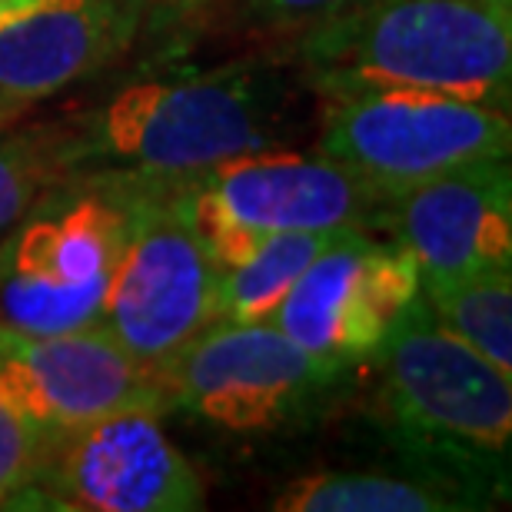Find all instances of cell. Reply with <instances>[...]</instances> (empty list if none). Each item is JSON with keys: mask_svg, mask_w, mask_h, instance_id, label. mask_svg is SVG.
Instances as JSON below:
<instances>
[{"mask_svg": "<svg viewBox=\"0 0 512 512\" xmlns=\"http://www.w3.org/2000/svg\"><path fill=\"white\" fill-rule=\"evenodd\" d=\"M190 223L220 270L276 233L380 230L386 197L323 153L253 150L183 177Z\"/></svg>", "mask_w": 512, "mask_h": 512, "instance_id": "obj_5", "label": "cell"}, {"mask_svg": "<svg viewBox=\"0 0 512 512\" xmlns=\"http://www.w3.org/2000/svg\"><path fill=\"white\" fill-rule=\"evenodd\" d=\"M140 17L130 0H44L0 24V130L74 80L130 50Z\"/></svg>", "mask_w": 512, "mask_h": 512, "instance_id": "obj_13", "label": "cell"}, {"mask_svg": "<svg viewBox=\"0 0 512 512\" xmlns=\"http://www.w3.org/2000/svg\"><path fill=\"white\" fill-rule=\"evenodd\" d=\"M419 293L436 320L483 353L499 370L512 373V276L486 270L446 280H419Z\"/></svg>", "mask_w": 512, "mask_h": 512, "instance_id": "obj_16", "label": "cell"}, {"mask_svg": "<svg viewBox=\"0 0 512 512\" xmlns=\"http://www.w3.org/2000/svg\"><path fill=\"white\" fill-rule=\"evenodd\" d=\"M44 446L47 436L0 399V509L14 506V499L30 486Z\"/></svg>", "mask_w": 512, "mask_h": 512, "instance_id": "obj_18", "label": "cell"}, {"mask_svg": "<svg viewBox=\"0 0 512 512\" xmlns=\"http://www.w3.org/2000/svg\"><path fill=\"white\" fill-rule=\"evenodd\" d=\"M200 476L170 443L153 409H120L50 436L30 486L10 509L193 512Z\"/></svg>", "mask_w": 512, "mask_h": 512, "instance_id": "obj_9", "label": "cell"}, {"mask_svg": "<svg viewBox=\"0 0 512 512\" xmlns=\"http://www.w3.org/2000/svg\"><path fill=\"white\" fill-rule=\"evenodd\" d=\"M170 409L227 433H273L310 419L343 373L270 323H213L160 366Z\"/></svg>", "mask_w": 512, "mask_h": 512, "instance_id": "obj_8", "label": "cell"}, {"mask_svg": "<svg viewBox=\"0 0 512 512\" xmlns=\"http://www.w3.org/2000/svg\"><path fill=\"white\" fill-rule=\"evenodd\" d=\"M37 4H44V0H0V24L17 14H24L30 7H37Z\"/></svg>", "mask_w": 512, "mask_h": 512, "instance_id": "obj_21", "label": "cell"}, {"mask_svg": "<svg viewBox=\"0 0 512 512\" xmlns=\"http://www.w3.org/2000/svg\"><path fill=\"white\" fill-rule=\"evenodd\" d=\"M0 399L47 439L120 409H170L160 370L137 363L100 326L24 333L0 323Z\"/></svg>", "mask_w": 512, "mask_h": 512, "instance_id": "obj_11", "label": "cell"}, {"mask_svg": "<svg viewBox=\"0 0 512 512\" xmlns=\"http://www.w3.org/2000/svg\"><path fill=\"white\" fill-rule=\"evenodd\" d=\"M419 293V266L396 240L340 230L286 293L273 323L296 346L343 373L373 360Z\"/></svg>", "mask_w": 512, "mask_h": 512, "instance_id": "obj_10", "label": "cell"}, {"mask_svg": "<svg viewBox=\"0 0 512 512\" xmlns=\"http://www.w3.org/2000/svg\"><path fill=\"white\" fill-rule=\"evenodd\" d=\"M240 17L256 30L270 34H300L360 0H237Z\"/></svg>", "mask_w": 512, "mask_h": 512, "instance_id": "obj_19", "label": "cell"}, {"mask_svg": "<svg viewBox=\"0 0 512 512\" xmlns=\"http://www.w3.org/2000/svg\"><path fill=\"white\" fill-rule=\"evenodd\" d=\"M320 97L436 90L509 110L512 17L479 0H360L296 34Z\"/></svg>", "mask_w": 512, "mask_h": 512, "instance_id": "obj_2", "label": "cell"}, {"mask_svg": "<svg viewBox=\"0 0 512 512\" xmlns=\"http://www.w3.org/2000/svg\"><path fill=\"white\" fill-rule=\"evenodd\" d=\"M320 153L376 193L433 180L463 163L509 157V110L436 90H356L323 97Z\"/></svg>", "mask_w": 512, "mask_h": 512, "instance_id": "obj_7", "label": "cell"}, {"mask_svg": "<svg viewBox=\"0 0 512 512\" xmlns=\"http://www.w3.org/2000/svg\"><path fill=\"white\" fill-rule=\"evenodd\" d=\"M479 4H486V7H493V10H499V14H506V17H512V0H479Z\"/></svg>", "mask_w": 512, "mask_h": 512, "instance_id": "obj_22", "label": "cell"}, {"mask_svg": "<svg viewBox=\"0 0 512 512\" xmlns=\"http://www.w3.org/2000/svg\"><path fill=\"white\" fill-rule=\"evenodd\" d=\"M373 363L406 449L426 473L483 499V479L506 466L512 436V380L429 310L423 293L386 333Z\"/></svg>", "mask_w": 512, "mask_h": 512, "instance_id": "obj_4", "label": "cell"}, {"mask_svg": "<svg viewBox=\"0 0 512 512\" xmlns=\"http://www.w3.org/2000/svg\"><path fill=\"white\" fill-rule=\"evenodd\" d=\"M220 266L183 200V177H147L97 326L133 360L160 370L217 323Z\"/></svg>", "mask_w": 512, "mask_h": 512, "instance_id": "obj_6", "label": "cell"}, {"mask_svg": "<svg viewBox=\"0 0 512 512\" xmlns=\"http://www.w3.org/2000/svg\"><path fill=\"white\" fill-rule=\"evenodd\" d=\"M340 230H293L263 240L247 260L220 270L217 323H270L303 270Z\"/></svg>", "mask_w": 512, "mask_h": 512, "instance_id": "obj_15", "label": "cell"}, {"mask_svg": "<svg viewBox=\"0 0 512 512\" xmlns=\"http://www.w3.org/2000/svg\"><path fill=\"white\" fill-rule=\"evenodd\" d=\"M47 127V124H44ZM60 173L110 170L190 177L283 137V100L260 67L140 77L117 87L70 124H50Z\"/></svg>", "mask_w": 512, "mask_h": 512, "instance_id": "obj_1", "label": "cell"}, {"mask_svg": "<svg viewBox=\"0 0 512 512\" xmlns=\"http://www.w3.org/2000/svg\"><path fill=\"white\" fill-rule=\"evenodd\" d=\"M137 7L140 17V30H163L170 24H180L193 14H200L203 7L213 4V0H130Z\"/></svg>", "mask_w": 512, "mask_h": 512, "instance_id": "obj_20", "label": "cell"}, {"mask_svg": "<svg viewBox=\"0 0 512 512\" xmlns=\"http://www.w3.org/2000/svg\"><path fill=\"white\" fill-rule=\"evenodd\" d=\"M60 177L64 173L44 124L34 130H0V233Z\"/></svg>", "mask_w": 512, "mask_h": 512, "instance_id": "obj_17", "label": "cell"}, {"mask_svg": "<svg viewBox=\"0 0 512 512\" xmlns=\"http://www.w3.org/2000/svg\"><path fill=\"white\" fill-rule=\"evenodd\" d=\"M479 506L476 493L433 473H320L296 479L273 499L280 512H456Z\"/></svg>", "mask_w": 512, "mask_h": 512, "instance_id": "obj_14", "label": "cell"}, {"mask_svg": "<svg viewBox=\"0 0 512 512\" xmlns=\"http://www.w3.org/2000/svg\"><path fill=\"white\" fill-rule=\"evenodd\" d=\"M380 230L419 266V280L512 270L509 157L463 163L386 197Z\"/></svg>", "mask_w": 512, "mask_h": 512, "instance_id": "obj_12", "label": "cell"}, {"mask_svg": "<svg viewBox=\"0 0 512 512\" xmlns=\"http://www.w3.org/2000/svg\"><path fill=\"white\" fill-rule=\"evenodd\" d=\"M143 187V173L84 170L40 190L0 240V323L24 333L97 326Z\"/></svg>", "mask_w": 512, "mask_h": 512, "instance_id": "obj_3", "label": "cell"}]
</instances>
